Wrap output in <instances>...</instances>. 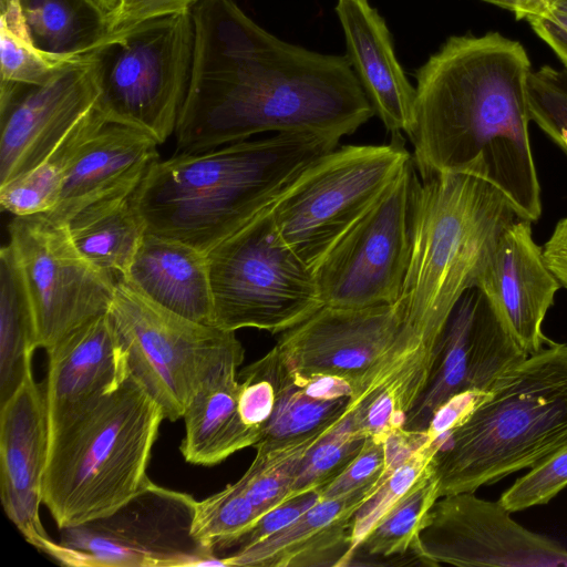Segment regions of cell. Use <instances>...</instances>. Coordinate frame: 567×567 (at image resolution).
Masks as SVG:
<instances>
[{
	"mask_svg": "<svg viewBox=\"0 0 567 567\" xmlns=\"http://www.w3.org/2000/svg\"><path fill=\"white\" fill-rule=\"evenodd\" d=\"M276 389L274 411L261 427L256 450H271L321 435L348 413L351 398L310 394L274 347L262 357Z\"/></svg>",
	"mask_w": 567,
	"mask_h": 567,
	"instance_id": "4316f807",
	"label": "cell"
},
{
	"mask_svg": "<svg viewBox=\"0 0 567 567\" xmlns=\"http://www.w3.org/2000/svg\"><path fill=\"white\" fill-rule=\"evenodd\" d=\"M91 1L107 18L109 25H110V20L113 17V14L115 13V11H116V9H117V7L120 4V0H91Z\"/></svg>",
	"mask_w": 567,
	"mask_h": 567,
	"instance_id": "7dc6e473",
	"label": "cell"
},
{
	"mask_svg": "<svg viewBox=\"0 0 567 567\" xmlns=\"http://www.w3.org/2000/svg\"><path fill=\"white\" fill-rule=\"evenodd\" d=\"M324 434L277 449L256 450L254 461L239 481L260 517L290 498L302 457Z\"/></svg>",
	"mask_w": 567,
	"mask_h": 567,
	"instance_id": "836d02e7",
	"label": "cell"
},
{
	"mask_svg": "<svg viewBox=\"0 0 567 567\" xmlns=\"http://www.w3.org/2000/svg\"><path fill=\"white\" fill-rule=\"evenodd\" d=\"M475 287L528 354L551 342L543 322L561 286L533 238L530 220L518 218L505 228Z\"/></svg>",
	"mask_w": 567,
	"mask_h": 567,
	"instance_id": "d6986e66",
	"label": "cell"
},
{
	"mask_svg": "<svg viewBox=\"0 0 567 567\" xmlns=\"http://www.w3.org/2000/svg\"><path fill=\"white\" fill-rule=\"evenodd\" d=\"M379 488L373 486L342 497L320 498L280 532L221 557L224 566H346L352 518Z\"/></svg>",
	"mask_w": 567,
	"mask_h": 567,
	"instance_id": "603a6c76",
	"label": "cell"
},
{
	"mask_svg": "<svg viewBox=\"0 0 567 567\" xmlns=\"http://www.w3.org/2000/svg\"><path fill=\"white\" fill-rule=\"evenodd\" d=\"M238 409L243 421L259 429L269 420L276 403V389L264 358L238 373Z\"/></svg>",
	"mask_w": 567,
	"mask_h": 567,
	"instance_id": "ab89813d",
	"label": "cell"
},
{
	"mask_svg": "<svg viewBox=\"0 0 567 567\" xmlns=\"http://www.w3.org/2000/svg\"><path fill=\"white\" fill-rule=\"evenodd\" d=\"M526 90L530 121L567 154V69L530 71Z\"/></svg>",
	"mask_w": 567,
	"mask_h": 567,
	"instance_id": "d590c367",
	"label": "cell"
},
{
	"mask_svg": "<svg viewBox=\"0 0 567 567\" xmlns=\"http://www.w3.org/2000/svg\"><path fill=\"white\" fill-rule=\"evenodd\" d=\"M567 443V344L550 342L501 377L433 461L440 497L532 468Z\"/></svg>",
	"mask_w": 567,
	"mask_h": 567,
	"instance_id": "5b68a950",
	"label": "cell"
},
{
	"mask_svg": "<svg viewBox=\"0 0 567 567\" xmlns=\"http://www.w3.org/2000/svg\"><path fill=\"white\" fill-rule=\"evenodd\" d=\"M413 554L431 566H566L567 548L514 520L498 501L474 492L441 496L432 506Z\"/></svg>",
	"mask_w": 567,
	"mask_h": 567,
	"instance_id": "5bb4252c",
	"label": "cell"
},
{
	"mask_svg": "<svg viewBox=\"0 0 567 567\" xmlns=\"http://www.w3.org/2000/svg\"><path fill=\"white\" fill-rule=\"evenodd\" d=\"M441 442L427 443L396 467L354 514L350 529V550L346 566L378 523L426 475L433 472V461Z\"/></svg>",
	"mask_w": 567,
	"mask_h": 567,
	"instance_id": "e575fe53",
	"label": "cell"
},
{
	"mask_svg": "<svg viewBox=\"0 0 567 567\" xmlns=\"http://www.w3.org/2000/svg\"><path fill=\"white\" fill-rule=\"evenodd\" d=\"M557 0H549L550 4L553 6Z\"/></svg>",
	"mask_w": 567,
	"mask_h": 567,
	"instance_id": "f907efd6",
	"label": "cell"
},
{
	"mask_svg": "<svg viewBox=\"0 0 567 567\" xmlns=\"http://www.w3.org/2000/svg\"><path fill=\"white\" fill-rule=\"evenodd\" d=\"M99 94L87 55L43 84H0V186L41 164L95 106Z\"/></svg>",
	"mask_w": 567,
	"mask_h": 567,
	"instance_id": "2e32d148",
	"label": "cell"
},
{
	"mask_svg": "<svg viewBox=\"0 0 567 567\" xmlns=\"http://www.w3.org/2000/svg\"><path fill=\"white\" fill-rule=\"evenodd\" d=\"M528 355L485 293L470 288L447 320L429 385L403 427L425 430L449 399L463 392H488Z\"/></svg>",
	"mask_w": 567,
	"mask_h": 567,
	"instance_id": "9a60e30c",
	"label": "cell"
},
{
	"mask_svg": "<svg viewBox=\"0 0 567 567\" xmlns=\"http://www.w3.org/2000/svg\"><path fill=\"white\" fill-rule=\"evenodd\" d=\"M551 7L567 12V0H557Z\"/></svg>",
	"mask_w": 567,
	"mask_h": 567,
	"instance_id": "c3c4849f",
	"label": "cell"
},
{
	"mask_svg": "<svg viewBox=\"0 0 567 567\" xmlns=\"http://www.w3.org/2000/svg\"><path fill=\"white\" fill-rule=\"evenodd\" d=\"M270 207L207 252L214 323L225 330L284 332L323 306L315 271L281 239Z\"/></svg>",
	"mask_w": 567,
	"mask_h": 567,
	"instance_id": "ba28073f",
	"label": "cell"
},
{
	"mask_svg": "<svg viewBox=\"0 0 567 567\" xmlns=\"http://www.w3.org/2000/svg\"><path fill=\"white\" fill-rule=\"evenodd\" d=\"M196 503L150 480L113 513L60 529L49 555L70 566H224L193 534Z\"/></svg>",
	"mask_w": 567,
	"mask_h": 567,
	"instance_id": "8fae6325",
	"label": "cell"
},
{
	"mask_svg": "<svg viewBox=\"0 0 567 567\" xmlns=\"http://www.w3.org/2000/svg\"><path fill=\"white\" fill-rule=\"evenodd\" d=\"M501 8L515 13L517 19H525L546 14L551 4L549 0H502Z\"/></svg>",
	"mask_w": 567,
	"mask_h": 567,
	"instance_id": "bcb514c9",
	"label": "cell"
},
{
	"mask_svg": "<svg viewBox=\"0 0 567 567\" xmlns=\"http://www.w3.org/2000/svg\"><path fill=\"white\" fill-rule=\"evenodd\" d=\"M199 0H120L110 20V34L121 33L151 19L192 11Z\"/></svg>",
	"mask_w": 567,
	"mask_h": 567,
	"instance_id": "60d3db41",
	"label": "cell"
},
{
	"mask_svg": "<svg viewBox=\"0 0 567 567\" xmlns=\"http://www.w3.org/2000/svg\"><path fill=\"white\" fill-rule=\"evenodd\" d=\"M399 324L395 303L365 308L323 305L281 332L275 347L292 373L334 375L353 386L384 352Z\"/></svg>",
	"mask_w": 567,
	"mask_h": 567,
	"instance_id": "e0dca14e",
	"label": "cell"
},
{
	"mask_svg": "<svg viewBox=\"0 0 567 567\" xmlns=\"http://www.w3.org/2000/svg\"><path fill=\"white\" fill-rule=\"evenodd\" d=\"M390 474L386 470L384 439L368 436L351 463L317 493L320 498L355 494L373 486H381Z\"/></svg>",
	"mask_w": 567,
	"mask_h": 567,
	"instance_id": "f35d334b",
	"label": "cell"
},
{
	"mask_svg": "<svg viewBox=\"0 0 567 567\" xmlns=\"http://www.w3.org/2000/svg\"><path fill=\"white\" fill-rule=\"evenodd\" d=\"M195 44L192 11L109 34L86 55L107 121L142 130L161 145L177 125L190 80Z\"/></svg>",
	"mask_w": 567,
	"mask_h": 567,
	"instance_id": "52a82bcc",
	"label": "cell"
},
{
	"mask_svg": "<svg viewBox=\"0 0 567 567\" xmlns=\"http://www.w3.org/2000/svg\"><path fill=\"white\" fill-rule=\"evenodd\" d=\"M259 518V512L238 480L220 492L197 501L193 534L218 556V553L234 548Z\"/></svg>",
	"mask_w": 567,
	"mask_h": 567,
	"instance_id": "1f68e13d",
	"label": "cell"
},
{
	"mask_svg": "<svg viewBox=\"0 0 567 567\" xmlns=\"http://www.w3.org/2000/svg\"><path fill=\"white\" fill-rule=\"evenodd\" d=\"M421 181L410 262L395 305L403 322L443 332L501 234L520 217L475 171L432 173Z\"/></svg>",
	"mask_w": 567,
	"mask_h": 567,
	"instance_id": "8992f818",
	"label": "cell"
},
{
	"mask_svg": "<svg viewBox=\"0 0 567 567\" xmlns=\"http://www.w3.org/2000/svg\"><path fill=\"white\" fill-rule=\"evenodd\" d=\"M62 178L38 165L0 186V204L13 216L51 212L58 204Z\"/></svg>",
	"mask_w": 567,
	"mask_h": 567,
	"instance_id": "74e56055",
	"label": "cell"
},
{
	"mask_svg": "<svg viewBox=\"0 0 567 567\" xmlns=\"http://www.w3.org/2000/svg\"><path fill=\"white\" fill-rule=\"evenodd\" d=\"M527 21L567 69V12L551 7L546 14L528 18Z\"/></svg>",
	"mask_w": 567,
	"mask_h": 567,
	"instance_id": "ee69618b",
	"label": "cell"
},
{
	"mask_svg": "<svg viewBox=\"0 0 567 567\" xmlns=\"http://www.w3.org/2000/svg\"><path fill=\"white\" fill-rule=\"evenodd\" d=\"M482 1L492 3V4L497 6L499 8H501V3H502V0H482Z\"/></svg>",
	"mask_w": 567,
	"mask_h": 567,
	"instance_id": "681fc988",
	"label": "cell"
},
{
	"mask_svg": "<svg viewBox=\"0 0 567 567\" xmlns=\"http://www.w3.org/2000/svg\"><path fill=\"white\" fill-rule=\"evenodd\" d=\"M349 62L374 113L391 134L411 135L416 90L401 66L392 34L369 0H337Z\"/></svg>",
	"mask_w": 567,
	"mask_h": 567,
	"instance_id": "7402d4cb",
	"label": "cell"
},
{
	"mask_svg": "<svg viewBox=\"0 0 567 567\" xmlns=\"http://www.w3.org/2000/svg\"><path fill=\"white\" fill-rule=\"evenodd\" d=\"M33 43L51 54L80 58L110 34L109 20L91 0H19Z\"/></svg>",
	"mask_w": 567,
	"mask_h": 567,
	"instance_id": "f1b7e54d",
	"label": "cell"
},
{
	"mask_svg": "<svg viewBox=\"0 0 567 567\" xmlns=\"http://www.w3.org/2000/svg\"><path fill=\"white\" fill-rule=\"evenodd\" d=\"M8 230L39 348L51 350L80 327L109 312L116 281L78 251L65 224L47 214L14 216Z\"/></svg>",
	"mask_w": 567,
	"mask_h": 567,
	"instance_id": "4fadbf2b",
	"label": "cell"
},
{
	"mask_svg": "<svg viewBox=\"0 0 567 567\" xmlns=\"http://www.w3.org/2000/svg\"><path fill=\"white\" fill-rule=\"evenodd\" d=\"M487 392H463L444 402L433 414L424 430L432 442L446 440L483 400Z\"/></svg>",
	"mask_w": 567,
	"mask_h": 567,
	"instance_id": "7bdbcfd3",
	"label": "cell"
},
{
	"mask_svg": "<svg viewBox=\"0 0 567 567\" xmlns=\"http://www.w3.org/2000/svg\"><path fill=\"white\" fill-rule=\"evenodd\" d=\"M567 487V443L517 478L498 502L511 513L547 504Z\"/></svg>",
	"mask_w": 567,
	"mask_h": 567,
	"instance_id": "8d00e7d4",
	"label": "cell"
},
{
	"mask_svg": "<svg viewBox=\"0 0 567 567\" xmlns=\"http://www.w3.org/2000/svg\"><path fill=\"white\" fill-rule=\"evenodd\" d=\"M413 158L316 267L323 305H394L408 271L421 189Z\"/></svg>",
	"mask_w": 567,
	"mask_h": 567,
	"instance_id": "7c38bea8",
	"label": "cell"
},
{
	"mask_svg": "<svg viewBox=\"0 0 567 567\" xmlns=\"http://www.w3.org/2000/svg\"><path fill=\"white\" fill-rule=\"evenodd\" d=\"M389 144L336 147L271 205L276 230L312 270L412 159L401 134Z\"/></svg>",
	"mask_w": 567,
	"mask_h": 567,
	"instance_id": "9c48e42d",
	"label": "cell"
},
{
	"mask_svg": "<svg viewBox=\"0 0 567 567\" xmlns=\"http://www.w3.org/2000/svg\"><path fill=\"white\" fill-rule=\"evenodd\" d=\"M47 353L50 432L111 390L128 370L109 312L80 327Z\"/></svg>",
	"mask_w": 567,
	"mask_h": 567,
	"instance_id": "44dd1931",
	"label": "cell"
},
{
	"mask_svg": "<svg viewBox=\"0 0 567 567\" xmlns=\"http://www.w3.org/2000/svg\"><path fill=\"white\" fill-rule=\"evenodd\" d=\"M120 280L176 315L215 326L207 254L190 245L145 233Z\"/></svg>",
	"mask_w": 567,
	"mask_h": 567,
	"instance_id": "cb8c5ba5",
	"label": "cell"
},
{
	"mask_svg": "<svg viewBox=\"0 0 567 567\" xmlns=\"http://www.w3.org/2000/svg\"><path fill=\"white\" fill-rule=\"evenodd\" d=\"M320 499L317 492L291 497L264 514L251 529L244 535L235 549L256 544L289 526Z\"/></svg>",
	"mask_w": 567,
	"mask_h": 567,
	"instance_id": "b9f144b4",
	"label": "cell"
},
{
	"mask_svg": "<svg viewBox=\"0 0 567 567\" xmlns=\"http://www.w3.org/2000/svg\"><path fill=\"white\" fill-rule=\"evenodd\" d=\"M244 353V349L238 350L221 361L189 401L181 444L186 462L213 466L259 441L261 431L248 426L238 409V368Z\"/></svg>",
	"mask_w": 567,
	"mask_h": 567,
	"instance_id": "d4e9b609",
	"label": "cell"
},
{
	"mask_svg": "<svg viewBox=\"0 0 567 567\" xmlns=\"http://www.w3.org/2000/svg\"><path fill=\"white\" fill-rule=\"evenodd\" d=\"M161 405L131 373L50 432L42 503L62 529L106 516L150 481Z\"/></svg>",
	"mask_w": 567,
	"mask_h": 567,
	"instance_id": "277c9868",
	"label": "cell"
},
{
	"mask_svg": "<svg viewBox=\"0 0 567 567\" xmlns=\"http://www.w3.org/2000/svg\"><path fill=\"white\" fill-rule=\"evenodd\" d=\"M439 498L437 482L431 472L378 523L354 555L392 557L413 553L419 534Z\"/></svg>",
	"mask_w": 567,
	"mask_h": 567,
	"instance_id": "4dcf8cb0",
	"label": "cell"
},
{
	"mask_svg": "<svg viewBox=\"0 0 567 567\" xmlns=\"http://www.w3.org/2000/svg\"><path fill=\"white\" fill-rule=\"evenodd\" d=\"M315 133H281L155 162L133 194L146 233L208 252L269 208L338 147Z\"/></svg>",
	"mask_w": 567,
	"mask_h": 567,
	"instance_id": "3957f363",
	"label": "cell"
},
{
	"mask_svg": "<svg viewBox=\"0 0 567 567\" xmlns=\"http://www.w3.org/2000/svg\"><path fill=\"white\" fill-rule=\"evenodd\" d=\"M543 252L549 269L560 286L567 289V217L556 224L549 239L544 245Z\"/></svg>",
	"mask_w": 567,
	"mask_h": 567,
	"instance_id": "f6af8a7d",
	"label": "cell"
},
{
	"mask_svg": "<svg viewBox=\"0 0 567 567\" xmlns=\"http://www.w3.org/2000/svg\"><path fill=\"white\" fill-rule=\"evenodd\" d=\"M131 373L161 405L165 420L183 419L200 384L244 349L235 331L176 315L124 280L109 310Z\"/></svg>",
	"mask_w": 567,
	"mask_h": 567,
	"instance_id": "30bf717a",
	"label": "cell"
},
{
	"mask_svg": "<svg viewBox=\"0 0 567 567\" xmlns=\"http://www.w3.org/2000/svg\"><path fill=\"white\" fill-rule=\"evenodd\" d=\"M64 224L78 251L116 282L125 276L146 233L133 194L92 203Z\"/></svg>",
	"mask_w": 567,
	"mask_h": 567,
	"instance_id": "484cf974",
	"label": "cell"
},
{
	"mask_svg": "<svg viewBox=\"0 0 567 567\" xmlns=\"http://www.w3.org/2000/svg\"><path fill=\"white\" fill-rule=\"evenodd\" d=\"M50 447L45 382L32 371L0 404V497L3 509L25 539L50 554L55 542L39 515Z\"/></svg>",
	"mask_w": 567,
	"mask_h": 567,
	"instance_id": "ac0fdd59",
	"label": "cell"
},
{
	"mask_svg": "<svg viewBox=\"0 0 567 567\" xmlns=\"http://www.w3.org/2000/svg\"><path fill=\"white\" fill-rule=\"evenodd\" d=\"M524 47L498 32L450 37L415 72L409 136L420 177L475 171L497 186L520 218L542 215L529 140Z\"/></svg>",
	"mask_w": 567,
	"mask_h": 567,
	"instance_id": "7a4b0ae2",
	"label": "cell"
},
{
	"mask_svg": "<svg viewBox=\"0 0 567 567\" xmlns=\"http://www.w3.org/2000/svg\"><path fill=\"white\" fill-rule=\"evenodd\" d=\"M187 94L175 128L178 153L272 132L340 141L375 113L347 56L286 42L235 0H199Z\"/></svg>",
	"mask_w": 567,
	"mask_h": 567,
	"instance_id": "6da1fadb",
	"label": "cell"
},
{
	"mask_svg": "<svg viewBox=\"0 0 567 567\" xmlns=\"http://www.w3.org/2000/svg\"><path fill=\"white\" fill-rule=\"evenodd\" d=\"M367 437L353 415L348 412L307 451L291 485L290 498L318 492L336 478L359 454Z\"/></svg>",
	"mask_w": 567,
	"mask_h": 567,
	"instance_id": "d6a6232c",
	"label": "cell"
},
{
	"mask_svg": "<svg viewBox=\"0 0 567 567\" xmlns=\"http://www.w3.org/2000/svg\"><path fill=\"white\" fill-rule=\"evenodd\" d=\"M158 145L142 130L105 121L72 156L63 174L58 204L43 214L64 224L92 203L134 194L159 159Z\"/></svg>",
	"mask_w": 567,
	"mask_h": 567,
	"instance_id": "ffe728a7",
	"label": "cell"
},
{
	"mask_svg": "<svg viewBox=\"0 0 567 567\" xmlns=\"http://www.w3.org/2000/svg\"><path fill=\"white\" fill-rule=\"evenodd\" d=\"M76 59L39 49L28 32L19 0H1V84H43Z\"/></svg>",
	"mask_w": 567,
	"mask_h": 567,
	"instance_id": "f546056e",
	"label": "cell"
},
{
	"mask_svg": "<svg viewBox=\"0 0 567 567\" xmlns=\"http://www.w3.org/2000/svg\"><path fill=\"white\" fill-rule=\"evenodd\" d=\"M33 313L11 246L0 251V404L32 371L38 349Z\"/></svg>",
	"mask_w": 567,
	"mask_h": 567,
	"instance_id": "83f0119b",
	"label": "cell"
}]
</instances>
